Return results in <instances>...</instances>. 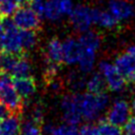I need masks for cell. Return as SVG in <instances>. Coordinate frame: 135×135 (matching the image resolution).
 I'll list each match as a JSON object with an SVG mask.
<instances>
[{
  "instance_id": "4316f807",
  "label": "cell",
  "mask_w": 135,
  "mask_h": 135,
  "mask_svg": "<svg viewBox=\"0 0 135 135\" xmlns=\"http://www.w3.org/2000/svg\"><path fill=\"white\" fill-rule=\"evenodd\" d=\"M121 135H135V116L131 117L130 120L123 126Z\"/></svg>"
},
{
  "instance_id": "f1b7e54d",
  "label": "cell",
  "mask_w": 135,
  "mask_h": 135,
  "mask_svg": "<svg viewBox=\"0 0 135 135\" xmlns=\"http://www.w3.org/2000/svg\"><path fill=\"white\" fill-rule=\"evenodd\" d=\"M3 43H4V30L0 23V51L3 50Z\"/></svg>"
},
{
  "instance_id": "f546056e",
  "label": "cell",
  "mask_w": 135,
  "mask_h": 135,
  "mask_svg": "<svg viewBox=\"0 0 135 135\" xmlns=\"http://www.w3.org/2000/svg\"><path fill=\"white\" fill-rule=\"evenodd\" d=\"M129 54H131L132 56H134L135 57V44H133V45H131L129 49H128V51H127Z\"/></svg>"
},
{
  "instance_id": "7402d4cb",
  "label": "cell",
  "mask_w": 135,
  "mask_h": 135,
  "mask_svg": "<svg viewBox=\"0 0 135 135\" xmlns=\"http://www.w3.org/2000/svg\"><path fill=\"white\" fill-rule=\"evenodd\" d=\"M100 135H121L122 131L119 126L110 122L109 120L100 121L98 124Z\"/></svg>"
},
{
  "instance_id": "e0dca14e",
  "label": "cell",
  "mask_w": 135,
  "mask_h": 135,
  "mask_svg": "<svg viewBox=\"0 0 135 135\" xmlns=\"http://www.w3.org/2000/svg\"><path fill=\"white\" fill-rule=\"evenodd\" d=\"M118 23L117 19L110 13L109 9H97L94 12V24L102 28H113Z\"/></svg>"
},
{
  "instance_id": "2e32d148",
  "label": "cell",
  "mask_w": 135,
  "mask_h": 135,
  "mask_svg": "<svg viewBox=\"0 0 135 135\" xmlns=\"http://www.w3.org/2000/svg\"><path fill=\"white\" fill-rule=\"evenodd\" d=\"M79 129L76 124H71L68 122L53 126L45 124L43 128V135H78Z\"/></svg>"
},
{
  "instance_id": "9c48e42d",
  "label": "cell",
  "mask_w": 135,
  "mask_h": 135,
  "mask_svg": "<svg viewBox=\"0 0 135 135\" xmlns=\"http://www.w3.org/2000/svg\"><path fill=\"white\" fill-rule=\"evenodd\" d=\"M131 114H132L131 104H129L123 99H118L115 100L109 107L107 113V120L121 127L124 126L130 120Z\"/></svg>"
},
{
  "instance_id": "ac0fdd59",
  "label": "cell",
  "mask_w": 135,
  "mask_h": 135,
  "mask_svg": "<svg viewBox=\"0 0 135 135\" xmlns=\"http://www.w3.org/2000/svg\"><path fill=\"white\" fill-rule=\"evenodd\" d=\"M31 72H32L31 62L26 59V57L23 54H21L12 70L11 76L17 77V78L18 77H30Z\"/></svg>"
},
{
  "instance_id": "5bb4252c",
  "label": "cell",
  "mask_w": 135,
  "mask_h": 135,
  "mask_svg": "<svg viewBox=\"0 0 135 135\" xmlns=\"http://www.w3.org/2000/svg\"><path fill=\"white\" fill-rule=\"evenodd\" d=\"M45 57L47 62L59 64L63 62V53H62V41L57 38L51 39L45 47Z\"/></svg>"
},
{
  "instance_id": "3957f363",
  "label": "cell",
  "mask_w": 135,
  "mask_h": 135,
  "mask_svg": "<svg viewBox=\"0 0 135 135\" xmlns=\"http://www.w3.org/2000/svg\"><path fill=\"white\" fill-rule=\"evenodd\" d=\"M0 102L7 108L11 114L21 115L23 99L14 86L12 76L6 73H0Z\"/></svg>"
},
{
  "instance_id": "8992f818",
  "label": "cell",
  "mask_w": 135,
  "mask_h": 135,
  "mask_svg": "<svg viewBox=\"0 0 135 135\" xmlns=\"http://www.w3.org/2000/svg\"><path fill=\"white\" fill-rule=\"evenodd\" d=\"M13 20L20 30L36 31L41 24L40 15L32 6L26 5H22L17 8L13 15Z\"/></svg>"
},
{
  "instance_id": "d4e9b609",
  "label": "cell",
  "mask_w": 135,
  "mask_h": 135,
  "mask_svg": "<svg viewBox=\"0 0 135 135\" xmlns=\"http://www.w3.org/2000/svg\"><path fill=\"white\" fill-rule=\"evenodd\" d=\"M78 135H100L98 126H94L93 123H85L79 128Z\"/></svg>"
},
{
  "instance_id": "4dcf8cb0",
  "label": "cell",
  "mask_w": 135,
  "mask_h": 135,
  "mask_svg": "<svg viewBox=\"0 0 135 135\" xmlns=\"http://www.w3.org/2000/svg\"><path fill=\"white\" fill-rule=\"evenodd\" d=\"M131 109H132V113L135 115V98L133 99V101L131 103Z\"/></svg>"
},
{
  "instance_id": "277c9868",
  "label": "cell",
  "mask_w": 135,
  "mask_h": 135,
  "mask_svg": "<svg viewBox=\"0 0 135 135\" xmlns=\"http://www.w3.org/2000/svg\"><path fill=\"white\" fill-rule=\"evenodd\" d=\"M94 12L95 8H92L89 5L78 4L74 6L69 16L72 26L80 33L90 31V27L94 24Z\"/></svg>"
},
{
  "instance_id": "4fadbf2b",
  "label": "cell",
  "mask_w": 135,
  "mask_h": 135,
  "mask_svg": "<svg viewBox=\"0 0 135 135\" xmlns=\"http://www.w3.org/2000/svg\"><path fill=\"white\" fill-rule=\"evenodd\" d=\"M14 86L22 99L31 98L36 92V83L34 79L30 77H14Z\"/></svg>"
},
{
  "instance_id": "cb8c5ba5",
  "label": "cell",
  "mask_w": 135,
  "mask_h": 135,
  "mask_svg": "<svg viewBox=\"0 0 135 135\" xmlns=\"http://www.w3.org/2000/svg\"><path fill=\"white\" fill-rule=\"evenodd\" d=\"M18 7H19V5L13 1L2 0V1H0V15L2 16V18L9 17V16L14 15V13L17 11Z\"/></svg>"
},
{
  "instance_id": "603a6c76",
  "label": "cell",
  "mask_w": 135,
  "mask_h": 135,
  "mask_svg": "<svg viewBox=\"0 0 135 135\" xmlns=\"http://www.w3.org/2000/svg\"><path fill=\"white\" fill-rule=\"evenodd\" d=\"M20 135H43V133L39 127V123L30 119L22 124Z\"/></svg>"
},
{
  "instance_id": "52a82bcc",
  "label": "cell",
  "mask_w": 135,
  "mask_h": 135,
  "mask_svg": "<svg viewBox=\"0 0 135 135\" xmlns=\"http://www.w3.org/2000/svg\"><path fill=\"white\" fill-rule=\"evenodd\" d=\"M98 72L105 80V84L112 92H120L126 86V78L119 73L114 63L101 61L98 64Z\"/></svg>"
},
{
  "instance_id": "30bf717a",
  "label": "cell",
  "mask_w": 135,
  "mask_h": 135,
  "mask_svg": "<svg viewBox=\"0 0 135 135\" xmlns=\"http://www.w3.org/2000/svg\"><path fill=\"white\" fill-rule=\"evenodd\" d=\"M108 9L118 22L130 20L135 14V7L130 0H110Z\"/></svg>"
},
{
  "instance_id": "484cf974",
  "label": "cell",
  "mask_w": 135,
  "mask_h": 135,
  "mask_svg": "<svg viewBox=\"0 0 135 135\" xmlns=\"http://www.w3.org/2000/svg\"><path fill=\"white\" fill-rule=\"evenodd\" d=\"M45 0H28V4L40 15V17H43V8H44Z\"/></svg>"
},
{
  "instance_id": "7a4b0ae2",
  "label": "cell",
  "mask_w": 135,
  "mask_h": 135,
  "mask_svg": "<svg viewBox=\"0 0 135 135\" xmlns=\"http://www.w3.org/2000/svg\"><path fill=\"white\" fill-rule=\"evenodd\" d=\"M109 107V97L102 93L85 92L80 94V112L82 119L92 121L97 119Z\"/></svg>"
},
{
  "instance_id": "44dd1931",
  "label": "cell",
  "mask_w": 135,
  "mask_h": 135,
  "mask_svg": "<svg viewBox=\"0 0 135 135\" xmlns=\"http://www.w3.org/2000/svg\"><path fill=\"white\" fill-rule=\"evenodd\" d=\"M20 55H15L8 52H1L0 53V73H6L9 74L12 73V70L17 62L18 58Z\"/></svg>"
},
{
  "instance_id": "1f68e13d",
  "label": "cell",
  "mask_w": 135,
  "mask_h": 135,
  "mask_svg": "<svg viewBox=\"0 0 135 135\" xmlns=\"http://www.w3.org/2000/svg\"><path fill=\"white\" fill-rule=\"evenodd\" d=\"M1 19H2V16H1V15H0V21H1Z\"/></svg>"
},
{
  "instance_id": "7c38bea8",
  "label": "cell",
  "mask_w": 135,
  "mask_h": 135,
  "mask_svg": "<svg viewBox=\"0 0 135 135\" xmlns=\"http://www.w3.org/2000/svg\"><path fill=\"white\" fill-rule=\"evenodd\" d=\"M62 53L64 63L69 65L77 64L80 53V45L78 39L69 37L64 41H62Z\"/></svg>"
},
{
  "instance_id": "ba28073f",
  "label": "cell",
  "mask_w": 135,
  "mask_h": 135,
  "mask_svg": "<svg viewBox=\"0 0 135 135\" xmlns=\"http://www.w3.org/2000/svg\"><path fill=\"white\" fill-rule=\"evenodd\" d=\"M74 6L73 0H45L43 17L51 21L60 20L70 16Z\"/></svg>"
},
{
  "instance_id": "9a60e30c",
  "label": "cell",
  "mask_w": 135,
  "mask_h": 135,
  "mask_svg": "<svg viewBox=\"0 0 135 135\" xmlns=\"http://www.w3.org/2000/svg\"><path fill=\"white\" fill-rule=\"evenodd\" d=\"M1 134L0 135H20L21 133V121L20 116L9 114L7 117L1 120Z\"/></svg>"
},
{
  "instance_id": "ffe728a7",
  "label": "cell",
  "mask_w": 135,
  "mask_h": 135,
  "mask_svg": "<svg viewBox=\"0 0 135 135\" xmlns=\"http://www.w3.org/2000/svg\"><path fill=\"white\" fill-rule=\"evenodd\" d=\"M20 41L23 52L33 50L38 41L36 32L32 30H20Z\"/></svg>"
},
{
  "instance_id": "d6986e66",
  "label": "cell",
  "mask_w": 135,
  "mask_h": 135,
  "mask_svg": "<svg viewBox=\"0 0 135 135\" xmlns=\"http://www.w3.org/2000/svg\"><path fill=\"white\" fill-rule=\"evenodd\" d=\"M105 86V80L99 72L93 73L85 81V89L91 93H102Z\"/></svg>"
},
{
  "instance_id": "6da1fadb",
  "label": "cell",
  "mask_w": 135,
  "mask_h": 135,
  "mask_svg": "<svg viewBox=\"0 0 135 135\" xmlns=\"http://www.w3.org/2000/svg\"><path fill=\"white\" fill-rule=\"evenodd\" d=\"M78 41L80 45V53L77 64L82 73H89L94 68L101 39L97 33L93 31H86L81 33Z\"/></svg>"
},
{
  "instance_id": "83f0119b",
  "label": "cell",
  "mask_w": 135,
  "mask_h": 135,
  "mask_svg": "<svg viewBox=\"0 0 135 135\" xmlns=\"http://www.w3.org/2000/svg\"><path fill=\"white\" fill-rule=\"evenodd\" d=\"M31 119H32V120H34L35 122L39 123V124L42 122V120H43V111H42L41 107L37 105V107L33 110V112H32V116H31Z\"/></svg>"
},
{
  "instance_id": "5b68a950",
  "label": "cell",
  "mask_w": 135,
  "mask_h": 135,
  "mask_svg": "<svg viewBox=\"0 0 135 135\" xmlns=\"http://www.w3.org/2000/svg\"><path fill=\"white\" fill-rule=\"evenodd\" d=\"M60 109L64 122L76 124L82 119L80 112V94L74 93L65 95L60 102Z\"/></svg>"
},
{
  "instance_id": "8fae6325",
  "label": "cell",
  "mask_w": 135,
  "mask_h": 135,
  "mask_svg": "<svg viewBox=\"0 0 135 135\" xmlns=\"http://www.w3.org/2000/svg\"><path fill=\"white\" fill-rule=\"evenodd\" d=\"M119 73L128 81H135V57L128 52L116 57L114 61Z\"/></svg>"
}]
</instances>
